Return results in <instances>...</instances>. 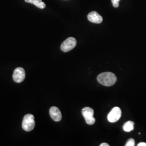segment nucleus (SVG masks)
Instances as JSON below:
<instances>
[{
    "instance_id": "1",
    "label": "nucleus",
    "mask_w": 146,
    "mask_h": 146,
    "mask_svg": "<svg viewBox=\"0 0 146 146\" xmlns=\"http://www.w3.org/2000/svg\"><path fill=\"white\" fill-rule=\"evenodd\" d=\"M99 84L107 87H110L115 84L117 78L115 74L111 72H104L99 74L97 78Z\"/></svg>"
},
{
    "instance_id": "2",
    "label": "nucleus",
    "mask_w": 146,
    "mask_h": 146,
    "mask_svg": "<svg viewBox=\"0 0 146 146\" xmlns=\"http://www.w3.org/2000/svg\"><path fill=\"white\" fill-rule=\"evenodd\" d=\"M35 125L34 116L32 114H27L22 121V128L26 131H31L34 129Z\"/></svg>"
},
{
    "instance_id": "3",
    "label": "nucleus",
    "mask_w": 146,
    "mask_h": 146,
    "mask_svg": "<svg viewBox=\"0 0 146 146\" xmlns=\"http://www.w3.org/2000/svg\"><path fill=\"white\" fill-rule=\"evenodd\" d=\"M82 115L86 122L89 125H93L95 122V119L93 117L94 110L90 107H85L82 110Z\"/></svg>"
},
{
    "instance_id": "4",
    "label": "nucleus",
    "mask_w": 146,
    "mask_h": 146,
    "mask_svg": "<svg viewBox=\"0 0 146 146\" xmlns=\"http://www.w3.org/2000/svg\"><path fill=\"white\" fill-rule=\"evenodd\" d=\"M77 41L74 37H70L64 40L61 45V49L63 52H68L72 50L76 45Z\"/></svg>"
},
{
    "instance_id": "5",
    "label": "nucleus",
    "mask_w": 146,
    "mask_h": 146,
    "mask_svg": "<svg viewBox=\"0 0 146 146\" xmlns=\"http://www.w3.org/2000/svg\"><path fill=\"white\" fill-rule=\"evenodd\" d=\"M121 110L118 107H115L110 111L108 115V120L111 123H114L120 119L121 116Z\"/></svg>"
},
{
    "instance_id": "6",
    "label": "nucleus",
    "mask_w": 146,
    "mask_h": 146,
    "mask_svg": "<svg viewBox=\"0 0 146 146\" xmlns=\"http://www.w3.org/2000/svg\"><path fill=\"white\" fill-rule=\"evenodd\" d=\"M26 78V73L25 69L22 67H18L15 69L13 78L16 83H21Z\"/></svg>"
},
{
    "instance_id": "7",
    "label": "nucleus",
    "mask_w": 146,
    "mask_h": 146,
    "mask_svg": "<svg viewBox=\"0 0 146 146\" xmlns=\"http://www.w3.org/2000/svg\"><path fill=\"white\" fill-rule=\"evenodd\" d=\"M49 114L52 120L59 122L62 119V114L60 110L56 107H52L49 110Z\"/></svg>"
},
{
    "instance_id": "8",
    "label": "nucleus",
    "mask_w": 146,
    "mask_h": 146,
    "mask_svg": "<svg viewBox=\"0 0 146 146\" xmlns=\"http://www.w3.org/2000/svg\"><path fill=\"white\" fill-rule=\"evenodd\" d=\"M88 19L89 21L94 23H101L103 21V18L96 11H92L88 15Z\"/></svg>"
},
{
    "instance_id": "9",
    "label": "nucleus",
    "mask_w": 146,
    "mask_h": 146,
    "mask_svg": "<svg viewBox=\"0 0 146 146\" xmlns=\"http://www.w3.org/2000/svg\"><path fill=\"white\" fill-rule=\"evenodd\" d=\"M26 2L33 4L40 9H44L46 7V4L42 0H25Z\"/></svg>"
},
{
    "instance_id": "10",
    "label": "nucleus",
    "mask_w": 146,
    "mask_h": 146,
    "mask_svg": "<svg viewBox=\"0 0 146 146\" xmlns=\"http://www.w3.org/2000/svg\"><path fill=\"white\" fill-rule=\"evenodd\" d=\"M134 123L133 121H129L125 122V124L123 127V129L125 131L129 132L134 129Z\"/></svg>"
},
{
    "instance_id": "11",
    "label": "nucleus",
    "mask_w": 146,
    "mask_h": 146,
    "mask_svg": "<svg viewBox=\"0 0 146 146\" xmlns=\"http://www.w3.org/2000/svg\"><path fill=\"white\" fill-rule=\"evenodd\" d=\"M125 146H135V141L133 139H130L127 142Z\"/></svg>"
},
{
    "instance_id": "12",
    "label": "nucleus",
    "mask_w": 146,
    "mask_h": 146,
    "mask_svg": "<svg viewBox=\"0 0 146 146\" xmlns=\"http://www.w3.org/2000/svg\"><path fill=\"white\" fill-rule=\"evenodd\" d=\"M113 7L115 8H117L119 6V0H111Z\"/></svg>"
},
{
    "instance_id": "13",
    "label": "nucleus",
    "mask_w": 146,
    "mask_h": 146,
    "mask_svg": "<svg viewBox=\"0 0 146 146\" xmlns=\"http://www.w3.org/2000/svg\"><path fill=\"white\" fill-rule=\"evenodd\" d=\"M137 146H146V143H145V142H140V143H139L137 145Z\"/></svg>"
},
{
    "instance_id": "14",
    "label": "nucleus",
    "mask_w": 146,
    "mask_h": 146,
    "mask_svg": "<svg viewBox=\"0 0 146 146\" xmlns=\"http://www.w3.org/2000/svg\"><path fill=\"white\" fill-rule=\"evenodd\" d=\"M100 146H110V145L108 144V143H101L100 145Z\"/></svg>"
},
{
    "instance_id": "15",
    "label": "nucleus",
    "mask_w": 146,
    "mask_h": 146,
    "mask_svg": "<svg viewBox=\"0 0 146 146\" xmlns=\"http://www.w3.org/2000/svg\"><path fill=\"white\" fill-rule=\"evenodd\" d=\"M119 1H120V0H119Z\"/></svg>"
}]
</instances>
